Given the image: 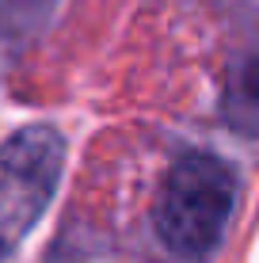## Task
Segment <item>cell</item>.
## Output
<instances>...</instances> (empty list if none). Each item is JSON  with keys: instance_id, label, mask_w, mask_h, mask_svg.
Instances as JSON below:
<instances>
[{"instance_id": "6da1fadb", "label": "cell", "mask_w": 259, "mask_h": 263, "mask_svg": "<svg viewBox=\"0 0 259 263\" xmlns=\"http://www.w3.org/2000/svg\"><path fill=\"white\" fill-rule=\"evenodd\" d=\"M236 202L233 168L213 153H187L160 183L153 225L168 252L183 259H206L221 244Z\"/></svg>"}, {"instance_id": "3957f363", "label": "cell", "mask_w": 259, "mask_h": 263, "mask_svg": "<svg viewBox=\"0 0 259 263\" xmlns=\"http://www.w3.org/2000/svg\"><path fill=\"white\" fill-rule=\"evenodd\" d=\"M225 115L240 134H259V53L236 65L233 84L225 92Z\"/></svg>"}, {"instance_id": "7a4b0ae2", "label": "cell", "mask_w": 259, "mask_h": 263, "mask_svg": "<svg viewBox=\"0 0 259 263\" xmlns=\"http://www.w3.org/2000/svg\"><path fill=\"white\" fill-rule=\"evenodd\" d=\"M65 172V134L50 122L19 126L0 141V256L31 237L57 195Z\"/></svg>"}]
</instances>
